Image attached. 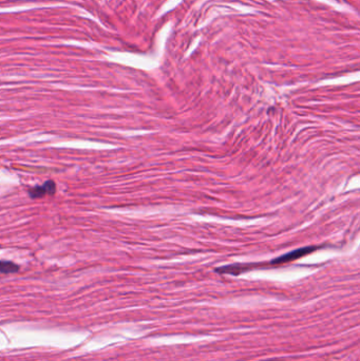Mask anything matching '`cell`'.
Returning <instances> with one entry per match:
<instances>
[{"instance_id":"3957f363","label":"cell","mask_w":360,"mask_h":361,"mask_svg":"<svg viewBox=\"0 0 360 361\" xmlns=\"http://www.w3.org/2000/svg\"><path fill=\"white\" fill-rule=\"evenodd\" d=\"M19 265L15 264L11 261H4L0 260V274L8 275V274H15L19 272Z\"/></svg>"},{"instance_id":"6da1fadb","label":"cell","mask_w":360,"mask_h":361,"mask_svg":"<svg viewBox=\"0 0 360 361\" xmlns=\"http://www.w3.org/2000/svg\"><path fill=\"white\" fill-rule=\"evenodd\" d=\"M316 250H317L316 246H308V247L299 248V250H295V251H292V252H290L288 254H285L283 256L279 257L278 259H276V260L273 261V263L279 265V264H283V263L295 261V260H297V259L305 257V256L315 252Z\"/></svg>"},{"instance_id":"7a4b0ae2","label":"cell","mask_w":360,"mask_h":361,"mask_svg":"<svg viewBox=\"0 0 360 361\" xmlns=\"http://www.w3.org/2000/svg\"><path fill=\"white\" fill-rule=\"evenodd\" d=\"M56 193V184L54 180L49 179L41 186L31 188L28 194L31 199H41L46 196H54Z\"/></svg>"}]
</instances>
